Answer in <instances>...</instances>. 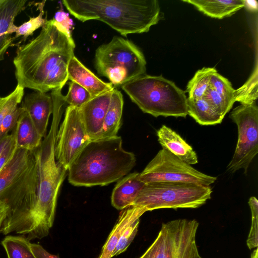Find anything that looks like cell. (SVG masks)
<instances>
[{"instance_id": "1", "label": "cell", "mask_w": 258, "mask_h": 258, "mask_svg": "<svg viewBox=\"0 0 258 258\" xmlns=\"http://www.w3.org/2000/svg\"><path fill=\"white\" fill-rule=\"evenodd\" d=\"M53 101L50 128L34 150L37 164L38 188L35 207L25 237L29 241L47 236L53 226L57 197L67 171L55 158L56 136L65 103L61 90L51 91Z\"/></svg>"}, {"instance_id": "2", "label": "cell", "mask_w": 258, "mask_h": 258, "mask_svg": "<svg viewBox=\"0 0 258 258\" xmlns=\"http://www.w3.org/2000/svg\"><path fill=\"white\" fill-rule=\"evenodd\" d=\"M75 48L71 33L53 19L47 20L36 38L18 47L13 60L17 84L44 93L51 73L75 55Z\"/></svg>"}, {"instance_id": "3", "label": "cell", "mask_w": 258, "mask_h": 258, "mask_svg": "<svg viewBox=\"0 0 258 258\" xmlns=\"http://www.w3.org/2000/svg\"><path fill=\"white\" fill-rule=\"evenodd\" d=\"M37 188V164L34 151L17 149L0 171V201L9 207L1 233L25 236L36 204Z\"/></svg>"}, {"instance_id": "4", "label": "cell", "mask_w": 258, "mask_h": 258, "mask_svg": "<svg viewBox=\"0 0 258 258\" xmlns=\"http://www.w3.org/2000/svg\"><path fill=\"white\" fill-rule=\"evenodd\" d=\"M135 154L125 151L120 137L90 141L68 169L73 185H105L119 180L135 166Z\"/></svg>"}, {"instance_id": "5", "label": "cell", "mask_w": 258, "mask_h": 258, "mask_svg": "<svg viewBox=\"0 0 258 258\" xmlns=\"http://www.w3.org/2000/svg\"><path fill=\"white\" fill-rule=\"evenodd\" d=\"M62 3L79 21H102L124 36L147 32L161 19L157 0H63Z\"/></svg>"}, {"instance_id": "6", "label": "cell", "mask_w": 258, "mask_h": 258, "mask_svg": "<svg viewBox=\"0 0 258 258\" xmlns=\"http://www.w3.org/2000/svg\"><path fill=\"white\" fill-rule=\"evenodd\" d=\"M121 88L144 113L155 117H185L188 115L185 92L162 76L145 74Z\"/></svg>"}, {"instance_id": "7", "label": "cell", "mask_w": 258, "mask_h": 258, "mask_svg": "<svg viewBox=\"0 0 258 258\" xmlns=\"http://www.w3.org/2000/svg\"><path fill=\"white\" fill-rule=\"evenodd\" d=\"M94 67L114 87L146 74V61L140 48L132 41L114 36L96 49Z\"/></svg>"}, {"instance_id": "8", "label": "cell", "mask_w": 258, "mask_h": 258, "mask_svg": "<svg viewBox=\"0 0 258 258\" xmlns=\"http://www.w3.org/2000/svg\"><path fill=\"white\" fill-rule=\"evenodd\" d=\"M210 186L178 182H156L146 184L132 206L147 211L159 209L197 208L211 199Z\"/></svg>"}, {"instance_id": "9", "label": "cell", "mask_w": 258, "mask_h": 258, "mask_svg": "<svg viewBox=\"0 0 258 258\" xmlns=\"http://www.w3.org/2000/svg\"><path fill=\"white\" fill-rule=\"evenodd\" d=\"M229 117L238 128V140L234 153L227 169L231 173L248 167L258 152V107L255 102L241 104L230 113Z\"/></svg>"}, {"instance_id": "10", "label": "cell", "mask_w": 258, "mask_h": 258, "mask_svg": "<svg viewBox=\"0 0 258 258\" xmlns=\"http://www.w3.org/2000/svg\"><path fill=\"white\" fill-rule=\"evenodd\" d=\"M146 184L156 182L194 183L210 186L216 177L204 174L182 161L166 150H160L140 173Z\"/></svg>"}, {"instance_id": "11", "label": "cell", "mask_w": 258, "mask_h": 258, "mask_svg": "<svg viewBox=\"0 0 258 258\" xmlns=\"http://www.w3.org/2000/svg\"><path fill=\"white\" fill-rule=\"evenodd\" d=\"M90 141L80 108L69 105L57 133L55 148L57 161L68 170Z\"/></svg>"}, {"instance_id": "12", "label": "cell", "mask_w": 258, "mask_h": 258, "mask_svg": "<svg viewBox=\"0 0 258 258\" xmlns=\"http://www.w3.org/2000/svg\"><path fill=\"white\" fill-rule=\"evenodd\" d=\"M168 234L166 258H202L196 244L199 222L179 219L165 223Z\"/></svg>"}, {"instance_id": "13", "label": "cell", "mask_w": 258, "mask_h": 258, "mask_svg": "<svg viewBox=\"0 0 258 258\" xmlns=\"http://www.w3.org/2000/svg\"><path fill=\"white\" fill-rule=\"evenodd\" d=\"M21 107L27 112L37 131L44 138L47 135L49 117L53 112L51 95L38 91L27 94Z\"/></svg>"}, {"instance_id": "14", "label": "cell", "mask_w": 258, "mask_h": 258, "mask_svg": "<svg viewBox=\"0 0 258 258\" xmlns=\"http://www.w3.org/2000/svg\"><path fill=\"white\" fill-rule=\"evenodd\" d=\"M112 91L92 98L80 108L82 118L90 141L95 139L102 128Z\"/></svg>"}, {"instance_id": "15", "label": "cell", "mask_w": 258, "mask_h": 258, "mask_svg": "<svg viewBox=\"0 0 258 258\" xmlns=\"http://www.w3.org/2000/svg\"><path fill=\"white\" fill-rule=\"evenodd\" d=\"M204 97L216 107L224 117L236 101V90L227 79L215 70Z\"/></svg>"}, {"instance_id": "16", "label": "cell", "mask_w": 258, "mask_h": 258, "mask_svg": "<svg viewBox=\"0 0 258 258\" xmlns=\"http://www.w3.org/2000/svg\"><path fill=\"white\" fill-rule=\"evenodd\" d=\"M68 80L75 82L95 97L112 91L114 86L109 82H105L82 63L75 56L70 60L67 68Z\"/></svg>"}, {"instance_id": "17", "label": "cell", "mask_w": 258, "mask_h": 258, "mask_svg": "<svg viewBox=\"0 0 258 258\" xmlns=\"http://www.w3.org/2000/svg\"><path fill=\"white\" fill-rule=\"evenodd\" d=\"M26 0H0V60L14 40L11 35L15 33L14 21L25 9Z\"/></svg>"}, {"instance_id": "18", "label": "cell", "mask_w": 258, "mask_h": 258, "mask_svg": "<svg viewBox=\"0 0 258 258\" xmlns=\"http://www.w3.org/2000/svg\"><path fill=\"white\" fill-rule=\"evenodd\" d=\"M157 136L163 149L189 165L198 162L197 155L192 147L170 127L163 125L157 131Z\"/></svg>"}, {"instance_id": "19", "label": "cell", "mask_w": 258, "mask_h": 258, "mask_svg": "<svg viewBox=\"0 0 258 258\" xmlns=\"http://www.w3.org/2000/svg\"><path fill=\"white\" fill-rule=\"evenodd\" d=\"M145 185L141 179L139 172H133L122 178L112 191V205L117 210H123L132 206Z\"/></svg>"}, {"instance_id": "20", "label": "cell", "mask_w": 258, "mask_h": 258, "mask_svg": "<svg viewBox=\"0 0 258 258\" xmlns=\"http://www.w3.org/2000/svg\"><path fill=\"white\" fill-rule=\"evenodd\" d=\"M146 212L147 211L145 208L137 206H132L123 209L120 212L118 220L107 238L98 258H112V253L123 231Z\"/></svg>"}, {"instance_id": "21", "label": "cell", "mask_w": 258, "mask_h": 258, "mask_svg": "<svg viewBox=\"0 0 258 258\" xmlns=\"http://www.w3.org/2000/svg\"><path fill=\"white\" fill-rule=\"evenodd\" d=\"M12 131L17 149L33 151L40 146L43 139L24 109Z\"/></svg>"}, {"instance_id": "22", "label": "cell", "mask_w": 258, "mask_h": 258, "mask_svg": "<svg viewBox=\"0 0 258 258\" xmlns=\"http://www.w3.org/2000/svg\"><path fill=\"white\" fill-rule=\"evenodd\" d=\"M123 106L122 95L120 91L114 88L112 92L102 128L94 140L109 138L117 136L121 124Z\"/></svg>"}, {"instance_id": "23", "label": "cell", "mask_w": 258, "mask_h": 258, "mask_svg": "<svg viewBox=\"0 0 258 258\" xmlns=\"http://www.w3.org/2000/svg\"><path fill=\"white\" fill-rule=\"evenodd\" d=\"M207 16L216 19L230 17L245 6V1L184 0Z\"/></svg>"}, {"instance_id": "24", "label": "cell", "mask_w": 258, "mask_h": 258, "mask_svg": "<svg viewBox=\"0 0 258 258\" xmlns=\"http://www.w3.org/2000/svg\"><path fill=\"white\" fill-rule=\"evenodd\" d=\"M187 106L188 114L201 125L219 124L224 118L204 97L197 99L187 97Z\"/></svg>"}, {"instance_id": "25", "label": "cell", "mask_w": 258, "mask_h": 258, "mask_svg": "<svg viewBox=\"0 0 258 258\" xmlns=\"http://www.w3.org/2000/svg\"><path fill=\"white\" fill-rule=\"evenodd\" d=\"M27 238L22 235L7 236L1 242L8 258H37Z\"/></svg>"}, {"instance_id": "26", "label": "cell", "mask_w": 258, "mask_h": 258, "mask_svg": "<svg viewBox=\"0 0 258 258\" xmlns=\"http://www.w3.org/2000/svg\"><path fill=\"white\" fill-rule=\"evenodd\" d=\"M215 68H203L198 70L189 81L186 86L188 98H200L204 96L210 83Z\"/></svg>"}, {"instance_id": "27", "label": "cell", "mask_w": 258, "mask_h": 258, "mask_svg": "<svg viewBox=\"0 0 258 258\" xmlns=\"http://www.w3.org/2000/svg\"><path fill=\"white\" fill-rule=\"evenodd\" d=\"M45 1L39 3L38 8L40 11L39 14L34 17H30V19L23 23L20 26H16L15 29V35L14 39L22 36L25 40L28 36L33 34V32L40 27H42L47 20V17L43 18L44 14L43 7Z\"/></svg>"}, {"instance_id": "28", "label": "cell", "mask_w": 258, "mask_h": 258, "mask_svg": "<svg viewBox=\"0 0 258 258\" xmlns=\"http://www.w3.org/2000/svg\"><path fill=\"white\" fill-rule=\"evenodd\" d=\"M257 98V69L253 72L247 81L236 90V101L241 104H249L255 102Z\"/></svg>"}, {"instance_id": "29", "label": "cell", "mask_w": 258, "mask_h": 258, "mask_svg": "<svg viewBox=\"0 0 258 258\" xmlns=\"http://www.w3.org/2000/svg\"><path fill=\"white\" fill-rule=\"evenodd\" d=\"M168 241L167 229L163 223L157 236L139 258H166Z\"/></svg>"}, {"instance_id": "30", "label": "cell", "mask_w": 258, "mask_h": 258, "mask_svg": "<svg viewBox=\"0 0 258 258\" xmlns=\"http://www.w3.org/2000/svg\"><path fill=\"white\" fill-rule=\"evenodd\" d=\"M92 98L86 89L73 81L69 83L68 92L63 96L65 103L78 108H81Z\"/></svg>"}, {"instance_id": "31", "label": "cell", "mask_w": 258, "mask_h": 258, "mask_svg": "<svg viewBox=\"0 0 258 258\" xmlns=\"http://www.w3.org/2000/svg\"><path fill=\"white\" fill-rule=\"evenodd\" d=\"M24 94V88L17 84L10 94L0 97V126L6 116L21 102Z\"/></svg>"}, {"instance_id": "32", "label": "cell", "mask_w": 258, "mask_h": 258, "mask_svg": "<svg viewBox=\"0 0 258 258\" xmlns=\"http://www.w3.org/2000/svg\"><path fill=\"white\" fill-rule=\"evenodd\" d=\"M251 213V223L249 234L246 240L248 248L251 250L258 246V201L254 197H251L248 201Z\"/></svg>"}, {"instance_id": "33", "label": "cell", "mask_w": 258, "mask_h": 258, "mask_svg": "<svg viewBox=\"0 0 258 258\" xmlns=\"http://www.w3.org/2000/svg\"><path fill=\"white\" fill-rule=\"evenodd\" d=\"M139 223L140 218H138L123 231L117 242L112 257L118 255L126 250L137 234Z\"/></svg>"}, {"instance_id": "34", "label": "cell", "mask_w": 258, "mask_h": 258, "mask_svg": "<svg viewBox=\"0 0 258 258\" xmlns=\"http://www.w3.org/2000/svg\"><path fill=\"white\" fill-rule=\"evenodd\" d=\"M23 110L21 106H18L6 116L0 126V140L14 128Z\"/></svg>"}, {"instance_id": "35", "label": "cell", "mask_w": 258, "mask_h": 258, "mask_svg": "<svg viewBox=\"0 0 258 258\" xmlns=\"http://www.w3.org/2000/svg\"><path fill=\"white\" fill-rule=\"evenodd\" d=\"M9 144L5 147L0 156V171L9 162L16 150V146L13 135Z\"/></svg>"}, {"instance_id": "36", "label": "cell", "mask_w": 258, "mask_h": 258, "mask_svg": "<svg viewBox=\"0 0 258 258\" xmlns=\"http://www.w3.org/2000/svg\"><path fill=\"white\" fill-rule=\"evenodd\" d=\"M52 19L67 31L71 33V29L73 26V21L68 14L64 12L63 10L61 9L57 11Z\"/></svg>"}, {"instance_id": "37", "label": "cell", "mask_w": 258, "mask_h": 258, "mask_svg": "<svg viewBox=\"0 0 258 258\" xmlns=\"http://www.w3.org/2000/svg\"><path fill=\"white\" fill-rule=\"evenodd\" d=\"M31 248L37 258H60L58 255L49 253L40 244L31 243Z\"/></svg>"}, {"instance_id": "38", "label": "cell", "mask_w": 258, "mask_h": 258, "mask_svg": "<svg viewBox=\"0 0 258 258\" xmlns=\"http://www.w3.org/2000/svg\"><path fill=\"white\" fill-rule=\"evenodd\" d=\"M9 211L8 206L0 201V229Z\"/></svg>"}, {"instance_id": "39", "label": "cell", "mask_w": 258, "mask_h": 258, "mask_svg": "<svg viewBox=\"0 0 258 258\" xmlns=\"http://www.w3.org/2000/svg\"><path fill=\"white\" fill-rule=\"evenodd\" d=\"M12 137V135L11 133L0 140V156L3 150L11 140Z\"/></svg>"}, {"instance_id": "40", "label": "cell", "mask_w": 258, "mask_h": 258, "mask_svg": "<svg viewBox=\"0 0 258 258\" xmlns=\"http://www.w3.org/2000/svg\"><path fill=\"white\" fill-rule=\"evenodd\" d=\"M250 258H258V249L255 248L252 251Z\"/></svg>"}]
</instances>
